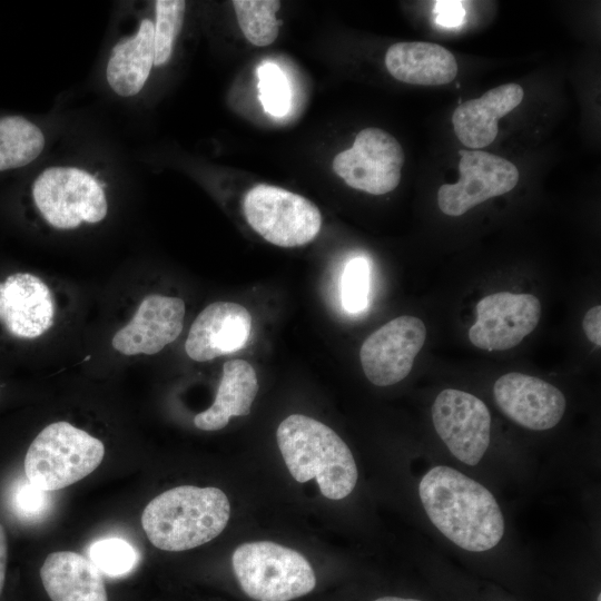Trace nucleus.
<instances>
[{"instance_id":"nucleus-33","label":"nucleus","mask_w":601,"mask_h":601,"mask_svg":"<svg viewBox=\"0 0 601 601\" xmlns=\"http://www.w3.org/2000/svg\"><path fill=\"white\" fill-rule=\"evenodd\" d=\"M597 601H601V594L600 593L597 597Z\"/></svg>"},{"instance_id":"nucleus-10","label":"nucleus","mask_w":601,"mask_h":601,"mask_svg":"<svg viewBox=\"0 0 601 601\" xmlns=\"http://www.w3.org/2000/svg\"><path fill=\"white\" fill-rule=\"evenodd\" d=\"M425 338V324L415 316H398L377 328L359 351L367 380L376 386H390L404 380Z\"/></svg>"},{"instance_id":"nucleus-11","label":"nucleus","mask_w":601,"mask_h":601,"mask_svg":"<svg viewBox=\"0 0 601 601\" xmlns=\"http://www.w3.org/2000/svg\"><path fill=\"white\" fill-rule=\"evenodd\" d=\"M155 70L154 12L135 14L134 22L112 40L102 66V79L121 99L140 97Z\"/></svg>"},{"instance_id":"nucleus-30","label":"nucleus","mask_w":601,"mask_h":601,"mask_svg":"<svg viewBox=\"0 0 601 601\" xmlns=\"http://www.w3.org/2000/svg\"><path fill=\"white\" fill-rule=\"evenodd\" d=\"M582 328L588 339L594 345H601V306L590 308L583 317Z\"/></svg>"},{"instance_id":"nucleus-27","label":"nucleus","mask_w":601,"mask_h":601,"mask_svg":"<svg viewBox=\"0 0 601 601\" xmlns=\"http://www.w3.org/2000/svg\"><path fill=\"white\" fill-rule=\"evenodd\" d=\"M370 267L363 257L351 259L342 279V304L352 314L363 312L368 302Z\"/></svg>"},{"instance_id":"nucleus-17","label":"nucleus","mask_w":601,"mask_h":601,"mask_svg":"<svg viewBox=\"0 0 601 601\" xmlns=\"http://www.w3.org/2000/svg\"><path fill=\"white\" fill-rule=\"evenodd\" d=\"M252 331L250 313L240 304L214 302L195 318L185 342L187 355L206 362L244 348Z\"/></svg>"},{"instance_id":"nucleus-31","label":"nucleus","mask_w":601,"mask_h":601,"mask_svg":"<svg viewBox=\"0 0 601 601\" xmlns=\"http://www.w3.org/2000/svg\"><path fill=\"white\" fill-rule=\"evenodd\" d=\"M8 559V542L3 526L0 524V594L6 580V568Z\"/></svg>"},{"instance_id":"nucleus-14","label":"nucleus","mask_w":601,"mask_h":601,"mask_svg":"<svg viewBox=\"0 0 601 601\" xmlns=\"http://www.w3.org/2000/svg\"><path fill=\"white\" fill-rule=\"evenodd\" d=\"M493 395L499 408L513 422L529 430L554 427L565 412L563 393L551 383L519 372L496 380Z\"/></svg>"},{"instance_id":"nucleus-16","label":"nucleus","mask_w":601,"mask_h":601,"mask_svg":"<svg viewBox=\"0 0 601 601\" xmlns=\"http://www.w3.org/2000/svg\"><path fill=\"white\" fill-rule=\"evenodd\" d=\"M55 302L48 285L30 273L0 282V322L14 337L33 339L53 324Z\"/></svg>"},{"instance_id":"nucleus-28","label":"nucleus","mask_w":601,"mask_h":601,"mask_svg":"<svg viewBox=\"0 0 601 601\" xmlns=\"http://www.w3.org/2000/svg\"><path fill=\"white\" fill-rule=\"evenodd\" d=\"M48 492L32 485L27 477L18 482L11 493L13 512L21 520H40L49 510L51 496Z\"/></svg>"},{"instance_id":"nucleus-9","label":"nucleus","mask_w":601,"mask_h":601,"mask_svg":"<svg viewBox=\"0 0 601 601\" xmlns=\"http://www.w3.org/2000/svg\"><path fill=\"white\" fill-rule=\"evenodd\" d=\"M434 428L447 450L460 462H481L491 437V415L475 395L455 388L439 393L432 405Z\"/></svg>"},{"instance_id":"nucleus-23","label":"nucleus","mask_w":601,"mask_h":601,"mask_svg":"<svg viewBox=\"0 0 601 601\" xmlns=\"http://www.w3.org/2000/svg\"><path fill=\"white\" fill-rule=\"evenodd\" d=\"M231 4L245 38L257 47L273 43L279 33L278 0H234Z\"/></svg>"},{"instance_id":"nucleus-19","label":"nucleus","mask_w":601,"mask_h":601,"mask_svg":"<svg viewBox=\"0 0 601 601\" xmlns=\"http://www.w3.org/2000/svg\"><path fill=\"white\" fill-rule=\"evenodd\" d=\"M40 578L51 601H108L99 569L79 553H50L40 568Z\"/></svg>"},{"instance_id":"nucleus-8","label":"nucleus","mask_w":601,"mask_h":601,"mask_svg":"<svg viewBox=\"0 0 601 601\" xmlns=\"http://www.w3.org/2000/svg\"><path fill=\"white\" fill-rule=\"evenodd\" d=\"M404 151L400 142L380 128L362 129L349 149L333 159V169L349 187L383 195L401 180Z\"/></svg>"},{"instance_id":"nucleus-29","label":"nucleus","mask_w":601,"mask_h":601,"mask_svg":"<svg viewBox=\"0 0 601 601\" xmlns=\"http://www.w3.org/2000/svg\"><path fill=\"white\" fill-rule=\"evenodd\" d=\"M435 21L444 27L459 26L465 16L462 1H436L434 7Z\"/></svg>"},{"instance_id":"nucleus-4","label":"nucleus","mask_w":601,"mask_h":601,"mask_svg":"<svg viewBox=\"0 0 601 601\" xmlns=\"http://www.w3.org/2000/svg\"><path fill=\"white\" fill-rule=\"evenodd\" d=\"M229 515L230 504L220 489L183 485L154 497L142 511L141 525L156 548L185 551L218 536Z\"/></svg>"},{"instance_id":"nucleus-2","label":"nucleus","mask_w":601,"mask_h":601,"mask_svg":"<svg viewBox=\"0 0 601 601\" xmlns=\"http://www.w3.org/2000/svg\"><path fill=\"white\" fill-rule=\"evenodd\" d=\"M102 175L87 164L57 162L37 165L17 178L31 206L48 226L73 230L106 219L109 198Z\"/></svg>"},{"instance_id":"nucleus-5","label":"nucleus","mask_w":601,"mask_h":601,"mask_svg":"<svg viewBox=\"0 0 601 601\" xmlns=\"http://www.w3.org/2000/svg\"><path fill=\"white\" fill-rule=\"evenodd\" d=\"M104 455L100 440L68 422H55L31 442L24 457L26 477L40 490H60L93 472Z\"/></svg>"},{"instance_id":"nucleus-6","label":"nucleus","mask_w":601,"mask_h":601,"mask_svg":"<svg viewBox=\"0 0 601 601\" xmlns=\"http://www.w3.org/2000/svg\"><path fill=\"white\" fill-rule=\"evenodd\" d=\"M231 563L243 591L257 601H290L316 584L313 568L300 553L270 541L239 545Z\"/></svg>"},{"instance_id":"nucleus-1","label":"nucleus","mask_w":601,"mask_h":601,"mask_svg":"<svg viewBox=\"0 0 601 601\" xmlns=\"http://www.w3.org/2000/svg\"><path fill=\"white\" fill-rule=\"evenodd\" d=\"M418 495L432 524L459 548L484 552L501 542L505 521L496 499L456 469H430L420 481Z\"/></svg>"},{"instance_id":"nucleus-24","label":"nucleus","mask_w":601,"mask_h":601,"mask_svg":"<svg viewBox=\"0 0 601 601\" xmlns=\"http://www.w3.org/2000/svg\"><path fill=\"white\" fill-rule=\"evenodd\" d=\"M187 2L157 0L152 2L155 24V70L167 66L173 58L185 22Z\"/></svg>"},{"instance_id":"nucleus-3","label":"nucleus","mask_w":601,"mask_h":601,"mask_svg":"<svg viewBox=\"0 0 601 601\" xmlns=\"http://www.w3.org/2000/svg\"><path fill=\"white\" fill-rule=\"evenodd\" d=\"M277 444L292 476L299 483L315 480L331 500L349 495L357 466L346 443L331 427L302 414L286 417L276 432Z\"/></svg>"},{"instance_id":"nucleus-21","label":"nucleus","mask_w":601,"mask_h":601,"mask_svg":"<svg viewBox=\"0 0 601 601\" xmlns=\"http://www.w3.org/2000/svg\"><path fill=\"white\" fill-rule=\"evenodd\" d=\"M48 130L32 116L0 109V180L17 178L39 164Z\"/></svg>"},{"instance_id":"nucleus-15","label":"nucleus","mask_w":601,"mask_h":601,"mask_svg":"<svg viewBox=\"0 0 601 601\" xmlns=\"http://www.w3.org/2000/svg\"><path fill=\"white\" fill-rule=\"evenodd\" d=\"M184 317L181 298L150 294L141 300L131 319L116 332L111 346L127 356L159 353L178 338Z\"/></svg>"},{"instance_id":"nucleus-25","label":"nucleus","mask_w":601,"mask_h":601,"mask_svg":"<svg viewBox=\"0 0 601 601\" xmlns=\"http://www.w3.org/2000/svg\"><path fill=\"white\" fill-rule=\"evenodd\" d=\"M259 100L268 114L282 117L290 107V88L280 68L272 62L257 69Z\"/></svg>"},{"instance_id":"nucleus-18","label":"nucleus","mask_w":601,"mask_h":601,"mask_svg":"<svg viewBox=\"0 0 601 601\" xmlns=\"http://www.w3.org/2000/svg\"><path fill=\"white\" fill-rule=\"evenodd\" d=\"M524 96L520 85L497 86L476 99L461 102L453 111L452 124L459 140L473 149L491 145L497 136V120L516 108Z\"/></svg>"},{"instance_id":"nucleus-22","label":"nucleus","mask_w":601,"mask_h":601,"mask_svg":"<svg viewBox=\"0 0 601 601\" xmlns=\"http://www.w3.org/2000/svg\"><path fill=\"white\" fill-rule=\"evenodd\" d=\"M257 392V375L247 361L226 362L215 401L210 407L194 417L195 426L203 431H218L224 428L233 416L248 415Z\"/></svg>"},{"instance_id":"nucleus-26","label":"nucleus","mask_w":601,"mask_h":601,"mask_svg":"<svg viewBox=\"0 0 601 601\" xmlns=\"http://www.w3.org/2000/svg\"><path fill=\"white\" fill-rule=\"evenodd\" d=\"M90 558L102 572L109 575H121L135 566L138 555L131 544L121 539L111 538L92 544Z\"/></svg>"},{"instance_id":"nucleus-32","label":"nucleus","mask_w":601,"mask_h":601,"mask_svg":"<svg viewBox=\"0 0 601 601\" xmlns=\"http://www.w3.org/2000/svg\"><path fill=\"white\" fill-rule=\"evenodd\" d=\"M374 601H422V600L413 599V598L386 595V597H381Z\"/></svg>"},{"instance_id":"nucleus-20","label":"nucleus","mask_w":601,"mask_h":601,"mask_svg":"<svg viewBox=\"0 0 601 601\" xmlns=\"http://www.w3.org/2000/svg\"><path fill=\"white\" fill-rule=\"evenodd\" d=\"M385 66L395 79L420 86H441L454 80L457 63L451 51L425 41H402L392 45Z\"/></svg>"},{"instance_id":"nucleus-7","label":"nucleus","mask_w":601,"mask_h":601,"mask_svg":"<svg viewBox=\"0 0 601 601\" xmlns=\"http://www.w3.org/2000/svg\"><path fill=\"white\" fill-rule=\"evenodd\" d=\"M249 226L279 247H297L312 242L321 230L319 209L307 198L280 187L259 184L243 201Z\"/></svg>"},{"instance_id":"nucleus-12","label":"nucleus","mask_w":601,"mask_h":601,"mask_svg":"<svg viewBox=\"0 0 601 601\" xmlns=\"http://www.w3.org/2000/svg\"><path fill=\"white\" fill-rule=\"evenodd\" d=\"M459 154V181L444 184L437 191V205L445 215L461 216L516 186L519 171L511 161L479 149L460 150Z\"/></svg>"},{"instance_id":"nucleus-13","label":"nucleus","mask_w":601,"mask_h":601,"mask_svg":"<svg viewBox=\"0 0 601 601\" xmlns=\"http://www.w3.org/2000/svg\"><path fill=\"white\" fill-rule=\"evenodd\" d=\"M541 303L531 294L497 292L476 304V321L469 329L470 342L485 351H506L534 331Z\"/></svg>"}]
</instances>
